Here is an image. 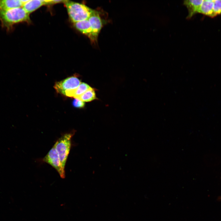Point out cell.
I'll return each instance as SVG.
<instances>
[{"label": "cell", "mask_w": 221, "mask_h": 221, "mask_svg": "<svg viewBox=\"0 0 221 221\" xmlns=\"http://www.w3.org/2000/svg\"><path fill=\"white\" fill-rule=\"evenodd\" d=\"M24 5L22 0H0V10H6L14 8L22 7Z\"/></svg>", "instance_id": "8fae6325"}, {"label": "cell", "mask_w": 221, "mask_h": 221, "mask_svg": "<svg viewBox=\"0 0 221 221\" xmlns=\"http://www.w3.org/2000/svg\"><path fill=\"white\" fill-rule=\"evenodd\" d=\"M72 104L74 107L78 108H83L85 105L84 102L76 99H75L73 100Z\"/></svg>", "instance_id": "9a60e30c"}, {"label": "cell", "mask_w": 221, "mask_h": 221, "mask_svg": "<svg viewBox=\"0 0 221 221\" xmlns=\"http://www.w3.org/2000/svg\"><path fill=\"white\" fill-rule=\"evenodd\" d=\"M48 5L47 0H29L22 6L25 11L29 14L43 5Z\"/></svg>", "instance_id": "9c48e42d"}, {"label": "cell", "mask_w": 221, "mask_h": 221, "mask_svg": "<svg viewBox=\"0 0 221 221\" xmlns=\"http://www.w3.org/2000/svg\"><path fill=\"white\" fill-rule=\"evenodd\" d=\"M92 30L93 39L92 42H97L98 35L102 26V22L98 12L93 10L88 19Z\"/></svg>", "instance_id": "8992f818"}, {"label": "cell", "mask_w": 221, "mask_h": 221, "mask_svg": "<svg viewBox=\"0 0 221 221\" xmlns=\"http://www.w3.org/2000/svg\"><path fill=\"white\" fill-rule=\"evenodd\" d=\"M76 131L64 134L59 138L54 144L60 158L62 166L65 169V165L71 146V139Z\"/></svg>", "instance_id": "3957f363"}, {"label": "cell", "mask_w": 221, "mask_h": 221, "mask_svg": "<svg viewBox=\"0 0 221 221\" xmlns=\"http://www.w3.org/2000/svg\"><path fill=\"white\" fill-rule=\"evenodd\" d=\"M74 25L79 31L87 35L91 42L93 39L92 30L88 19L74 23Z\"/></svg>", "instance_id": "52a82bcc"}, {"label": "cell", "mask_w": 221, "mask_h": 221, "mask_svg": "<svg viewBox=\"0 0 221 221\" xmlns=\"http://www.w3.org/2000/svg\"><path fill=\"white\" fill-rule=\"evenodd\" d=\"M91 87L88 84L81 82L76 89L75 95L73 98L76 99L83 94Z\"/></svg>", "instance_id": "4fadbf2b"}, {"label": "cell", "mask_w": 221, "mask_h": 221, "mask_svg": "<svg viewBox=\"0 0 221 221\" xmlns=\"http://www.w3.org/2000/svg\"><path fill=\"white\" fill-rule=\"evenodd\" d=\"M29 21V14L22 7L0 10V21L2 27L8 30L12 29L15 24Z\"/></svg>", "instance_id": "6da1fadb"}, {"label": "cell", "mask_w": 221, "mask_h": 221, "mask_svg": "<svg viewBox=\"0 0 221 221\" xmlns=\"http://www.w3.org/2000/svg\"><path fill=\"white\" fill-rule=\"evenodd\" d=\"M81 83L76 76H72L56 82L54 88L57 93L63 94L66 90L76 89Z\"/></svg>", "instance_id": "5b68a950"}, {"label": "cell", "mask_w": 221, "mask_h": 221, "mask_svg": "<svg viewBox=\"0 0 221 221\" xmlns=\"http://www.w3.org/2000/svg\"><path fill=\"white\" fill-rule=\"evenodd\" d=\"M96 99L95 90L91 87L83 94L76 98L83 102H91Z\"/></svg>", "instance_id": "7c38bea8"}, {"label": "cell", "mask_w": 221, "mask_h": 221, "mask_svg": "<svg viewBox=\"0 0 221 221\" xmlns=\"http://www.w3.org/2000/svg\"><path fill=\"white\" fill-rule=\"evenodd\" d=\"M213 12L215 17L221 14V0H213Z\"/></svg>", "instance_id": "5bb4252c"}, {"label": "cell", "mask_w": 221, "mask_h": 221, "mask_svg": "<svg viewBox=\"0 0 221 221\" xmlns=\"http://www.w3.org/2000/svg\"><path fill=\"white\" fill-rule=\"evenodd\" d=\"M213 0H204L200 6L197 13L208 16L215 17L213 12Z\"/></svg>", "instance_id": "30bf717a"}, {"label": "cell", "mask_w": 221, "mask_h": 221, "mask_svg": "<svg viewBox=\"0 0 221 221\" xmlns=\"http://www.w3.org/2000/svg\"><path fill=\"white\" fill-rule=\"evenodd\" d=\"M64 3L67 8L69 17L74 23L87 19L93 10L83 4L68 0Z\"/></svg>", "instance_id": "7a4b0ae2"}, {"label": "cell", "mask_w": 221, "mask_h": 221, "mask_svg": "<svg viewBox=\"0 0 221 221\" xmlns=\"http://www.w3.org/2000/svg\"><path fill=\"white\" fill-rule=\"evenodd\" d=\"M42 161L48 163L54 168L61 178H65V169L62 166L58 153L54 145L43 158Z\"/></svg>", "instance_id": "277c9868"}, {"label": "cell", "mask_w": 221, "mask_h": 221, "mask_svg": "<svg viewBox=\"0 0 221 221\" xmlns=\"http://www.w3.org/2000/svg\"><path fill=\"white\" fill-rule=\"evenodd\" d=\"M203 1V0H188L184 1V4L187 7L188 11L187 19H190L197 13Z\"/></svg>", "instance_id": "ba28073f"}]
</instances>
